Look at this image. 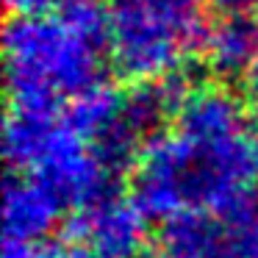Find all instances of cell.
<instances>
[{"label":"cell","instance_id":"obj_1","mask_svg":"<svg viewBox=\"0 0 258 258\" xmlns=\"http://www.w3.org/2000/svg\"><path fill=\"white\" fill-rule=\"evenodd\" d=\"M258 195V136L252 131L217 145L158 134L145 145L134 175V200L147 219L183 211H228Z\"/></svg>","mask_w":258,"mask_h":258},{"label":"cell","instance_id":"obj_2","mask_svg":"<svg viewBox=\"0 0 258 258\" xmlns=\"http://www.w3.org/2000/svg\"><path fill=\"white\" fill-rule=\"evenodd\" d=\"M6 73L12 106L58 111L61 100L103 81L100 47L58 17H14L6 28Z\"/></svg>","mask_w":258,"mask_h":258},{"label":"cell","instance_id":"obj_3","mask_svg":"<svg viewBox=\"0 0 258 258\" xmlns=\"http://www.w3.org/2000/svg\"><path fill=\"white\" fill-rule=\"evenodd\" d=\"M203 0H108V50L125 78L153 81L203 50Z\"/></svg>","mask_w":258,"mask_h":258},{"label":"cell","instance_id":"obj_4","mask_svg":"<svg viewBox=\"0 0 258 258\" xmlns=\"http://www.w3.org/2000/svg\"><path fill=\"white\" fill-rule=\"evenodd\" d=\"M158 258H258V195L228 211H183L167 219Z\"/></svg>","mask_w":258,"mask_h":258},{"label":"cell","instance_id":"obj_5","mask_svg":"<svg viewBox=\"0 0 258 258\" xmlns=\"http://www.w3.org/2000/svg\"><path fill=\"white\" fill-rule=\"evenodd\" d=\"M28 175L39 178L64 203V208H73V211L119 195L114 189L117 175L103 169V164L92 153L89 142L67 119H61L53 128L50 139L45 142Z\"/></svg>","mask_w":258,"mask_h":258},{"label":"cell","instance_id":"obj_6","mask_svg":"<svg viewBox=\"0 0 258 258\" xmlns=\"http://www.w3.org/2000/svg\"><path fill=\"white\" fill-rule=\"evenodd\" d=\"M64 233L75 244H86L97 258H142L147 252V217L136 200L114 195L95 206L73 211Z\"/></svg>","mask_w":258,"mask_h":258},{"label":"cell","instance_id":"obj_7","mask_svg":"<svg viewBox=\"0 0 258 258\" xmlns=\"http://www.w3.org/2000/svg\"><path fill=\"white\" fill-rule=\"evenodd\" d=\"M64 211V203L34 175L12 172L3 195V230L6 239L39 244Z\"/></svg>","mask_w":258,"mask_h":258},{"label":"cell","instance_id":"obj_8","mask_svg":"<svg viewBox=\"0 0 258 258\" xmlns=\"http://www.w3.org/2000/svg\"><path fill=\"white\" fill-rule=\"evenodd\" d=\"M175 134L195 145H217L244 134V108L222 89H195L175 117Z\"/></svg>","mask_w":258,"mask_h":258},{"label":"cell","instance_id":"obj_9","mask_svg":"<svg viewBox=\"0 0 258 258\" xmlns=\"http://www.w3.org/2000/svg\"><path fill=\"white\" fill-rule=\"evenodd\" d=\"M203 58L219 78L247 75L258 61V20L252 14H225L208 28Z\"/></svg>","mask_w":258,"mask_h":258},{"label":"cell","instance_id":"obj_10","mask_svg":"<svg viewBox=\"0 0 258 258\" xmlns=\"http://www.w3.org/2000/svg\"><path fill=\"white\" fill-rule=\"evenodd\" d=\"M58 122H61L58 111H50V108L12 106L6 119V158L12 169L28 172Z\"/></svg>","mask_w":258,"mask_h":258},{"label":"cell","instance_id":"obj_11","mask_svg":"<svg viewBox=\"0 0 258 258\" xmlns=\"http://www.w3.org/2000/svg\"><path fill=\"white\" fill-rule=\"evenodd\" d=\"M122 108V92H117L114 86H108L106 81L95 84L92 89L81 92L70 100L67 106V122L84 136L86 142L95 134H100L108 122L119 114Z\"/></svg>","mask_w":258,"mask_h":258},{"label":"cell","instance_id":"obj_12","mask_svg":"<svg viewBox=\"0 0 258 258\" xmlns=\"http://www.w3.org/2000/svg\"><path fill=\"white\" fill-rule=\"evenodd\" d=\"M56 17L81 39L108 47V0H61Z\"/></svg>","mask_w":258,"mask_h":258},{"label":"cell","instance_id":"obj_13","mask_svg":"<svg viewBox=\"0 0 258 258\" xmlns=\"http://www.w3.org/2000/svg\"><path fill=\"white\" fill-rule=\"evenodd\" d=\"M17 17H47L50 12H56L61 0H6Z\"/></svg>","mask_w":258,"mask_h":258},{"label":"cell","instance_id":"obj_14","mask_svg":"<svg viewBox=\"0 0 258 258\" xmlns=\"http://www.w3.org/2000/svg\"><path fill=\"white\" fill-rule=\"evenodd\" d=\"M3 258H45V250H42L39 244H31V241L6 239V247H3Z\"/></svg>","mask_w":258,"mask_h":258},{"label":"cell","instance_id":"obj_15","mask_svg":"<svg viewBox=\"0 0 258 258\" xmlns=\"http://www.w3.org/2000/svg\"><path fill=\"white\" fill-rule=\"evenodd\" d=\"M211 6L225 14H250L258 9V0H211Z\"/></svg>","mask_w":258,"mask_h":258},{"label":"cell","instance_id":"obj_16","mask_svg":"<svg viewBox=\"0 0 258 258\" xmlns=\"http://www.w3.org/2000/svg\"><path fill=\"white\" fill-rule=\"evenodd\" d=\"M244 95L252 106L258 108V61L250 67V73L244 75Z\"/></svg>","mask_w":258,"mask_h":258},{"label":"cell","instance_id":"obj_17","mask_svg":"<svg viewBox=\"0 0 258 258\" xmlns=\"http://www.w3.org/2000/svg\"><path fill=\"white\" fill-rule=\"evenodd\" d=\"M250 131L258 136V108H255V114H252V125H250Z\"/></svg>","mask_w":258,"mask_h":258}]
</instances>
